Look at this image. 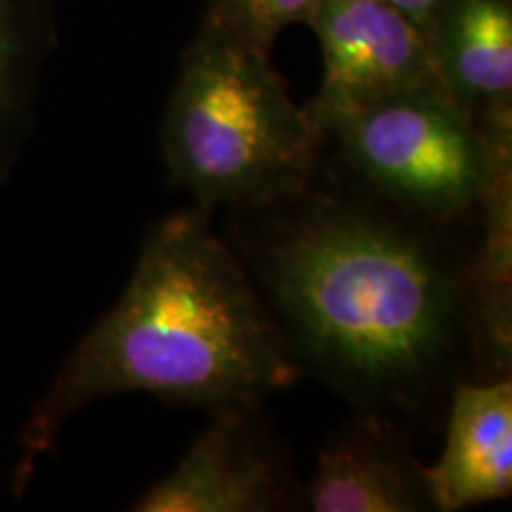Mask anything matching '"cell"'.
Wrapping results in <instances>:
<instances>
[{"label":"cell","mask_w":512,"mask_h":512,"mask_svg":"<svg viewBox=\"0 0 512 512\" xmlns=\"http://www.w3.org/2000/svg\"><path fill=\"white\" fill-rule=\"evenodd\" d=\"M254 252L294 358L366 406L411 408L477 332L470 273L406 223L332 197H292Z\"/></svg>","instance_id":"6da1fadb"},{"label":"cell","mask_w":512,"mask_h":512,"mask_svg":"<svg viewBox=\"0 0 512 512\" xmlns=\"http://www.w3.org/2000/svg\"><path fill=\"white\" fill-rule=\"evenodd\" d=\"M207 216L183 209L147 233L119 302L79 339L24 422L15 494L88 403L138 392L247 415L297 380L273 313Z\"/></svg>","instance_id":"7a4b0ae2"},{"label":"cell","mask_w":512,"mask_h":512,"mask_svg":"<svg viewBox=\"0 0 512 512\" xmlns=\"http://www.w3.org/2000/svg\"><path fill=\"white\" fill-rule=\"evenodd\" d=\"M325 136L294 105L271 50L200 22L166 107L169 178L202 211H259L309 190Z\"/></svg>","instance_id":"3957f363"},{"label":"cell","mask_w":512,"mask_h":512,"mask_svg":"<svg viewBox=\"0 0 512 512\" xmlns=\"http://www.w3.org/2000/svg\"><path fill=\"white\" fill-rule=\"evenodd\" d=\"M344 159L384 200L434 221L479 209L489 183V145L477 119L444 88L392 95L337 119Z\"/></svg>","instance_id":"277c9868"},{"label":"cell","mask_w":512,"mask_h":512,"mask_svg":"<svg viewBox=\"0 0 512 512\" xmlns=\"http://www.w3.org/2000/svg\"><path fill=\"white\" fill-rule=\"evenodd\" d=\"M309 27L323 50V83L306 112L323 136L373 102L441 88L427 34L387 0H320Z\"/></svg>","instance_id":"5b68a950"},{"label":"cell","mask_w":512,"mask_h":512,"mask_svg":"<svg viewBox=\"0 0 512 512\" xmlns=\"http://www.w3.org/2000/svg\"><path fill=\"white\" fill-rule=\"evenodd\" d=\"M252 415H214L169 475L131 505L138 512H268L285 491Z\"/></svg>","instance_id":"8992f818"},{"label":"cell","mask_w":512,"mask_h":512,"mask_svg":"<svg viewBox=\"0 0 512 512\" xmlns=\"http://www.w3.org/2000/svg\"><path fill=\"white\" fill-rule=\"evenodd\" d=\"M434 510L456 512L501 501L512 489V382H460L448 413L446 444L425 467Z\"/></svg>","instance_id":"52a82bcc"},{"label":"cell","mask_w":512,"mask_h":512,"mask_svg":"<svg viewBox=\"0 0 512 512\" xmlns=\"http://www.w3.org/2000/svg\"><path fill=\"white\" fill-rule=\"evenodd\" d=\"M316 512H415L434 508L425 465L396 444L375 413L344 427L320 451L306 486Z\"/></svg>","instance_id":"ba28073f"},{"label":"cell","mask_w":512,"mask_h":512,"mask_svg":"<svg viewBox=\"0 0 512 512\" xmlns=\"http://www.w3.org/2000/svg\"><path fill=\"white\" fill-rule=\"evenodd\" d=\"M427 41L441 88L472 117L512 112V0H444Z\"/></svg>","instance_id":"9c48e42d"},{"label":"cell","mask_w":512,"mask_h":512,"mask_svg":"<svg viewBox=\"0 0 512 512\" xmlns=\"http://www.w3.org/2000/svg\"><path fill=\"white\" fill-rule=\"evenodd\" d=\"M50 46L48 0H0V183L27 140L38 67Z\"/></svg>","instance_id":"30bf717a"},{"label":"cell","mask_w":512,"mask_h":512,"mask_svg":"<svg viewBox=\"0 0 512 512\" xmlns=\"http://www.w3.org/2000/svg\"><path fill=\"white\" fill-rule=\"evenodd\" d=\"M320 0H204L202 22L271 50L290 24H309Z\"/></svg>","instance_id":"8fae6325"},{"label":"cell","mask_w":512,"mask_h":512,"mask_svg":"<svg viewBox=\"0 0 512 512\" xmlns=\"http://www.w3.org/2000/svg\"><path fill=\"white\" fill-rule=\"evenodd\" d=\"M387 3L394 5L396 10H401L403 15L411 19L413 24H418V27L427 34L434 12L439 10V5L444 3V0H387Z\"/></svg>","instance_id":"7c38bea8"}]
</instances>
